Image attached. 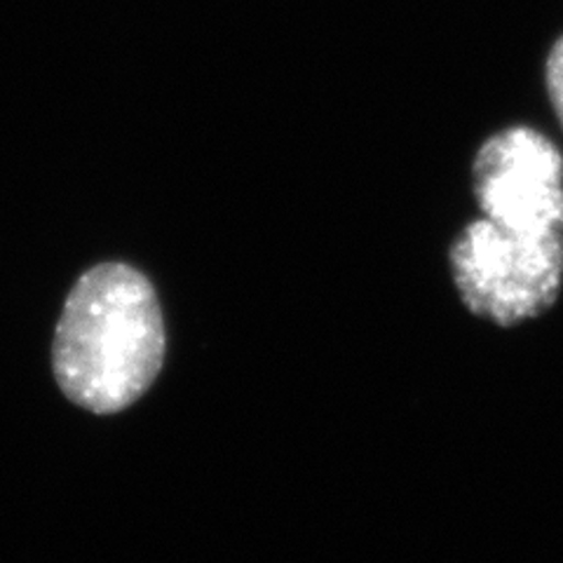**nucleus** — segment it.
Returning <instances> with one entry per match:
<instances>
[{
  "label": "nucleus",
  "instance_id": "obj_1",
  "mask_svg": "<svg viewBox=\"0 0 563 563\" xmlns=\"http://www.w3.org/2000/svg\"><path fill=\"white\" fill-rule=\"evenodd\" d=\"M165 322L148 277L99 263L66 296L52 366L64 395L92 413L128 409L165 362Z\"/></svg>",
  "mask_w": 563,
  "mask_h": 563
},
{
  "label": "nucleus",
  "instance_id": "obj_2",
  "mask_svg": "<svg viewBox=\"0 0 563 563\" xmlns=\"http://www.w3.org/2000/svg\"><path fill=\"white\" fill-rule=\"evenodd\" d=\"M449 258L465 308L498 327L536 320L563 289V233L521 235L482 217L453 240Z\"/></svg>",
  "mask_w": 563,
  "mask_h": 563
},
{
  "label": "nucleus",
  "instance_id": "obj_3",
  "mask_svg": "<svg viewBox=\"0 0 563 563\" xmlns=\"http://www.w3.org/2000/svg\"><path fill=\"white\" fill-rule=\"evenodd\" d=\"M484 219L521 235L563 233V155L533 128L488 136L472 165Z\"/></svg>",
  "mask_w": 563,
  "mask_h": 563
},
{
  "label": "nucleus",
  "instance_id": "obj_4",
  "mask_svg": "<svg viewBox=\"0 0 563 563\" xmlns=\"http://www.w3.org/2000/svg\"><path fill=\"white\" fill-rule=\"evenodd\" d=\"M544 78H548V92L550 101L556 111V118L563 128V35L554 43L548 57V68H544Z\"/></svg>",
  "mask_w": 563,
  "mask_h": 563
}]
</instances>
